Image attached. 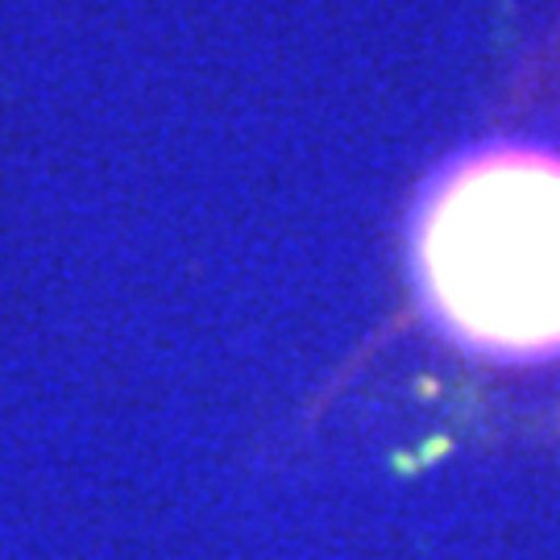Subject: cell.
Instances as JSON below:
<instances>
[{"label":"cell","mask_w":560,"mask_h":560,"mask_svg":"<svg viewBox=\"0 0 560 560\" xmlns=\"http://www.w3.org/2000/svg\"><path fill=\"white\" fill-rule=\"evenodd\" d=\"M423 312L465 353L560 358V154L494 141L428 183L416 212Z\"/></svg>","instance_id":"cell-1"}]
</instances>
